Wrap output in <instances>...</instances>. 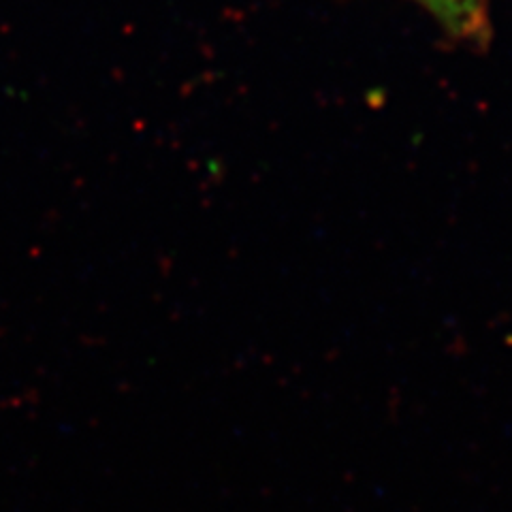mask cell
<instances>
[{
	"label": "cell",
	"instance_id": "obj_1",
	"mask_svg": "<svg viewBox=\"0 0 512 512\" xmlns=\"http://www.w3.org/2000/svg\"><path fill=\"white\" fill-rule=\"evenodd\" d=\"M434 18L448 37L474 47L491 39L489 0H412Z\"/></svg>",
	"mask_w": 512,
	"mask_h": 512
}]
</instances>
